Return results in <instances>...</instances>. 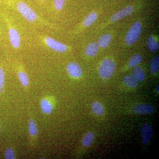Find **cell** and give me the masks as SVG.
Listing matches in <instances>:
<instances>
[{
    "instance_id": "7c38bea8",
    "label": "cell",
    "mask_w": 159,
    "mask_h": 159,
    "mask_svg": "<svg viewBox=\"0 0 159 159\" xmlns=\"http://www.w3.org/2000/svg\"><path fill=\"white\" fill-rule=\"evenodd\" d=\"M112 36L110 33H106L102 34L98 39V43L99 48H105L110 44L111 41Z\"/></svg>"
},
{
    "instance_id": "277c9868",
    "label": "cell",
    "mask_w": 159,
    "mask_h": 159,
    "mask_svg": "<svg viewBox=\"0 0 159 159\" xmlns=\"http://www.w3.org/2000/svg\"><path fill=\"white\" fill-rule=\"evenodd\" d=\"M43 42L45 44L49 49L58 53H64L69 49L68 46L65 44L49 36L44 37Z\"/></svg>"
},
{
    "instance_id": "484cf974",
    "label": "cell",
    "mask_w": 159,
    "mask_h": 159,
    "mask_svg": "<svg viewBox=\"0 0 159 159\" xmlns=\"http://www.w3.org/2000/svg\"><path fill=\"white\" fill-rule=\"evenodd\" d=\"M0 92L2 93H4V90L3 89H0Z\"/></svg>"
},
{
    "instance_id": "8992f818",
    "label": "cell",
    "mask_w": 159,
    "mask_h": 159,
    "mask_svg": "<svg viewBox=\"0 0 159 159\" xmlns=\"http://www.w3.org/2000/svg\"><path fill=\"white\" fill-rule=\"evenodd\" d=\"M66 70L70 76L74 79H78L83 74L82 68L78 63L72 61L67 65Z\"/></svg>"
},
{
    "instance_id": "30bf717a",
    "label": "cell",
    "mask_w": 159,
    "mask_h": 159,
    "mask_svg": "<svg viewBox=\"0 0 159 159\" xmlns=\"http://www.w3.org/2000/svg\"><path fill=\"white\" fill-rule=\"evenodd\" d=\"M99 47L97 43L95 42L89 43L84 51L86 55L90 57H94L97 55L99 51Z\"/></svg>"
},
{
    "instance_id": "4316f807",
    "label": "cell",
    "mask_w": 159,
    "mask_h": 159,
    "mask_svg": "<svg viewBox=\"0 0 159 159\" xmlns=\"http://www.w3.org/2000/svg\"><path fill=\"white\" fill-rule=\"evenodd\" d=\"M157 92H158H158H159V86H157Z\"/></svg>"
},
{
    "instance_id": "cb8c5ba5",
    "label": "cell",
    "mask_w": 159,
    "mask_h": 159,
    "mask_svg": "<svg viewBox=\"0 0 159 159\" xmlns=\"http://www.w3.org/2000/svg\"><path fill=\"white\" fill-rule=\"evenodd\" d=\"M5 158L6 159H13L15 158L14 150L11 148H7L5 152Z\"/></svg>"
},
{
    "instance_id": "3957f363",
    "label": "cell",
    "mask_w": 159,
    "mask_h": 159,
    "mask_svg": "<svg viewBox=\"0 0 159 159\" xmlns=\"http://www.w3.org/2000/svg\"><path fill=\"white\" fill-rule=\"evenodd\" d=\"M142 28L139 21H136L132 25L125 34V42L127 45H132L136 42L142 32Z\"/></svg>"
},
{
    "instance_id": "5b68a950",
    "label": "cell",
    "mask_w": 159,
    "mask_h": 159,
    "mask_svg": "<svg viewBox=\"0 0 159 159\" xmlns=\"http://www.w3.org/2000/svg\"><path fill=\"white\" fill-rule=\"evenodd\" d=\"M134 11V9L133 6L131 5L126 6L113 15L110 19V22H116L123 18L132 14Z\"/></svg>"
},
{
    "instance_id": "8fae6325",
    "label": "cell",
    "mask_w": 159,
    "mask_h": 159,
    "mask_svg": "<svg viewBox=\"0 0 159 159\" xmlns=\"http://www.w3.org/2000/svg\"><path fill=\"white\" fill-rule=\"evenodd\" d=\"M41 109L43 113L50 114L53 111V105L51 101L47 98H43L40 102Z\"/></svg>"
},
{
    "instance_id": "ba28073f",
    "label": "cell",
    "mask_w": 159,
    "mask_h": 159,
    "mask_svg": "<svg viewBox=\"0 0 159 159\" xmlns=\"http://www.w3.org/2000/svg\"><path fill=\"white\" fill-rule=\"evenodd\" d=\"M153 133V129L150 124L145 123L142 125L141 129L142 142L143 145H147L150 141Z\"/></svg>"
},
{
    "instance_id": "7402d4cb",
    "label": "cell",
    "mask_w": 159,
    "mask_h": 159,
    "mask_svg": "<svg viewBox=\"0 0 159 159\" xmlns=\"http://www.w3.org/2000/svg\"><path fill=\"white\" fill-rule=\"evenodd\" d=\"M28 128H29V134L31 136H35L37 135L38 129L36 122L34 119H31L29 120Z\"/></svg>"
},
{
    "instance_id": "9c48e42d",
    "label": "cell",
    "mask_w": 159,
    "mask_h": 159,
    "mask_svg": "<svg viewBox=\"0 0 159 159\" xmlns=\"http://www.w3.org/2000/svg\"><path fill=\"white\" fill-rule=\"evenodd\" d=\"M134 111L136 113L140 115H145L152 113L154 111V108L152 105L146 103H139L135 105Z\"/></svg>"
},
{
    "instance_id": "6da1fadb",
    "label": "cell",
    "mask_w": 159,
    "mask_h": 159,
    "mask_svg": "<svg viewBox=\"0 0 159 159\" xmlns=\"http://www.w3.org/2000/svg\"><path fill=\"white\" fill-rule=\"evenodd\" d=\"M16 8L20 14L29 22H39L42 21L32 8L23 1L18 2L16 5Z\"/></svg>"
},
{
    "instance_id": "4fadbf2b",
    "label": "cell",
    "mask_w": 159,
    "mask_h": 159,
    "mask_svg": "<svg viewBox=\"0 0 159 159\" xmlns=\"http://www.w3.org/2000/svg\"><path fill=\"white\" fill-rule=\"evenodd\" d=\"M123 81L125 85L131 88H136L139 84L138 80L133 74H129L125 76L123 78Z\"/></svg>"
},
{
    "instance_id": "44dd1931",
    "label": "cell",
    "mask_w": 159,
    "mask_h": 159,
    "mask_svg": "<svg viewBox=\"0 0 159 159\" xmlns=\"http://www.w3.org/2000/svg\"><path fill=\"white\" fill-rule=\"evenodd\" d=\"M94 134L92 132L85 134L82 140V144L84 147H88L93 141Z\"/></svg>"
},
{
    "instance_id": "d6986e66",
    "label": "cell",
    "mask_w": 159,
    "mask_h": 159,
    "mask_svg": "<svg viewBox=\"0 0 159 159\" xmlns=\"http://www.w3.org/2000/svg\"><path fill=\"white\" fill-rule=\"evenodd\" d=\"M133 71V75L138 80V81H143L145 79V74L144 70L140 66L135 67Z\"/></svg>"
},
{
    "instance_id": "ac0fdd59",
    "label": "cell",
    "mask_w": 159,
    "mask_h": 159,
    "mask_svg": "<svg viewBox=\"0 0 159 159\" xmlns=\"http://www.w3.org/2000/svg\"><path fill=\"white\" fill-rule=\"evenodd\" d=\"M92 110L93 112L97 116H101L104 113V107L100 102L95 101L92 104Z\"/></svg>"
},
{
    "instance_id": "ffe728a7",
    "label": "cell",
    "mask_w": 159,
    "mask_h": 159,
    "mask_svg": "<svg viewBox=\"0 0 159 159\" xmlns=\"http://www.w3.org/2000/svg\"><path fill=\"white\" fill-rule=\"evenodd\" d=\"M142 60V57L140 54H135L131 57L128 62V66L130 68L137 66Z\"/></svg>"
},
{
    "instance_id": "2e32d148",
    "label": "cell",
    "mask_w": 159,
    "mask_h": 159,
    "mask_svg": "<svg viewBox=\"0 0 159 159\" xmlns=\"http://www.w3.org/2000/svg\"><path fill=\"white\" fill-rule=\"evenodd\" d=\"M149 67L151 73L152 74H156L159 69V57L157 55L151 60L149 62Z\"/></svg>"
},
{
    "instance_id": "d4e9b609",
    "label": "cell",
    "mask_w": 159,
    "mask_h": 159,
    "mask_svg": "<svg viewBox=\"0 0 159 159\" xmlns=\"http://www.w3.org/2000/svg\"><path fill=\"white\" fill-rule=\"evenodd\" d=\"M5 80V71L3 68L0 67V89H3Z\"/></svg>"
},
{
    "instance_id": "e0dca14e",
    "label": "cell",
    "mask_w": 159,
    "mask_h": 159,
    "mask_svg": "<svg viewBox=\"0 0 159 159\" xmlns=\"http://www.w3.org/2000/svg\"><path fill=\"white\" fill-rule=\"evenodd\" d=\"M17 76L22 85L27 87L29 84V79L28 74L24 70H19L17 73Z\"/></svg>"
},
{
    "instance_id": "603a6c76",
    "label": "cell",
    "mask_w": 159,
    "mask_h": 159,
    "mask_svg": "<svg viewBox=\"0 0 159 159\" xmlns=\"http://www.w3.org/2000/svg\"><path fill=\"white\" fill-rule=\"evenodd\" d=\"M66 0H54V8L57 11L62 10L65 5Z\"/></svg>"
},
{
    "instance_id": "5bb4252c",
    "label": "cell",
    "mask_w": 159,
    "mask_h": 159,
    "mask_svg": "<svg viewBox=\"0 0 159 159\" xmlns=\"http://www.w3.org/2000/svg\"><path fill=\"white\" fill-rule=\"evenodd\" d=\"M147 46L149 51L154 52L157 51L159 48V43L157 38L153 35L148 38L147 42Z\"/></svg>"
},
{
    "instance_id": "52a82bcc",
    "label": "cell",
    "mask_w": 159,
    "mask_h": 159,
    "mask_svg": "<svg viewBox=\"0 0 159 159\" xmlns=\"http://www.w3.org/2000/svg\"><path fill=\"white\" fill-rule=\"evenodd\" d=\"M9 37L11 46L15 49L19 48L21 45V39L19 33L15 27L10 26L9 29Z\"/></svg>"
},
{
    "instance_id": "7a4b0ae2",
    "label": "cell",
    "mask_w": 159,
    "mask_h": 159,
    "mask_svg": "<svg viewBox=\"0 0 159 159\" xmlns=\"http://www.w3.org/2000/svg\"><path fill=\"white\" fill-rule=\"evenodd\" d=\"M116 70V65L112 59L107 58L103 59L99 67V74L102 79L110 78Z\"/></svg>"
},
{
    "instance_id": "9a60e30c",
    "label": "cell",
    "mask_w": 159,
    "mask_h": 159,
    "mask_svg": "<svg viewBox=\"0 0 159 159\" xmlns=\"http://www.w3.org/2000/svg\"><path fill=\"white\" fill-rule=\"evenodd\" d=\"M98 16V14L95 11L91 12L86 17L84 20L83 26L87 28L92 25L97 20Z\"/></svg>"
}]
</instances>
